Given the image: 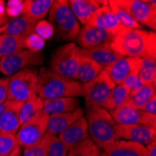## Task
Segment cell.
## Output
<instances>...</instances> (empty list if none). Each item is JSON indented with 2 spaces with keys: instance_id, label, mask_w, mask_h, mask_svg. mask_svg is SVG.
<instances>
[{
  "instance_id": "4dcf8cb0",
  "label": "cell",
  "mask_w": 156,
  "mask_h": 156,
  "mask_svg": "<svg viewBox=\"0 0 156 156\" xmlns=\"http://www.w3.org/2000/svg\"><path fill=\"white\" fill-rule=\"evenodd\" d=\"M138 77L142 84H154L156 78V58L148 57L141 61Z\"/></svg>"
},
{
  "instance_id": "bcb514c9",
  "label": "cell",
  "mask_w": 156,
  "mask_h": 156,
  "mask_svg": "<svg viewBox=\"0 0 156 156\" xmlns=\"http://www.w3.org/2000/svg\"><path fill=\"white\" fill-rule=\"evenodd\" d=\"M6 104H7V101L0 104V116H1V114L3 113V111H4L5 108H6Z\"/></svg>"
},
{
  "instance_id": "ffe728a7",
  "label": "cell",
  "mask_w": 156,
  "mask_h": 156,
  "mask_svg": "<svg viewBox=\"0 0 156 156\" xmlns=\"http://www.w3.org/2000/svg\"><path fill=\"white\" fill-rule=\"evenodd\" d=\"M80 51L82 56L94 61L98 65L102 66L104 68L122 57L112 50L110 42H107V43H104L102 45L89 49L80 48Z\"/></svg>"
},
{
  "instance_id": "d6a6232c",
  "label": "cell",
  "mask_w": 156,
  "mask_h": 156,
  "mask_svg": "<svg viewBox=\"0 0 156 156\" xmlns=\"http://www.w3.org/2000/svg\"><path fill=\"white\" fill-rule=\"evenodd\" d=\"M51 135L46 133L45 136L39 142L33 146L23 149V156H47L48 154V145Z\"/></svg>"
},
{
  "instance_id": "ac0fdd59",
  "label": "cell",
  "mask_w": 156,
  "mask_h": 156,
  "mask_svg": "<svg viewBox=\"0 0 156 156\" xmlns=\"http://www.w3.org/2000/svg\"><path fill=\"white\" fill-rule=\"evenodd\" d=\"M88 25L101 28L114 36L122 28L115 14L108 7V4L102 6L95 11Z\"/></svg>"
},
{
  "instance_id": "277c9868",
  "label": "cell",
  "mask_w": 156,
  "mask_h": 156,
  "mask_svg": "<svg viewBox=\"0 0 156 156\" xmlns=\"http://www.w3.org/2000/svg\"><path fill=\"white\" fill-rule=\"evenodd\" d=\"M49 22L54 31L66 40H74L80 32V23L66 0H56L49 11Z\"/></svg>"
},
{
  "instance_id": "e0dca14e",
  "label": "cell",
  "mask_w": 156,
  "mask_h": 156,
  "mask_svg": "<svg viewBox=\"0 0 156 156\" xmlns=\"http://www.w3.org/2000/svg\"><path fill=\"white\" fill-rule=\"evenodd\" d=\"M68 4L78 22L85 26L88 25L95 11L102 6L108 5V1H104V0H70L68 1Z\"/></svg>"
},
{
  "instance_id": "f907efd6",
  "label": "cell",
  "mask_w": 156,
  "mask_h": 156,
  "mask_svg": "<svg viewBox=\"0 0 156 156\" xmlns=\"http://www.w3.org/2000/svg\"><path fill=\"white\" fill-rule=\"evenodd\" d=\"M100 156H102V155H100Z\"/></svg>"
},
{
  "instance_id": "7402d4cb",
  "label": "cell",
  "mask_w": 156,
  "mask_h": 156,
  "mask_svg": "<svg viewBox=\"0 0 156 156\" xmlns=\"http://www.w3.org/2000/svg\"><path fill=\"white\" fill-rule=\"evenodd\" d=\"M80 108V100L77 97H62L44 100L43 111L49 116L59 113L71 112Z\"/></svg>"
},
{
  "instance_id": "9c48e42d",
  "label": "cell",
  "mask_w": 156,
  "mask_h": 156,
  "mask_svg": "<svg viewBox=\"0 0 156 156\" xmlns=\"http://www.w3.org/2000/svg\"><path fill=\"white\" fill-rule=\"evenodd\" d=\"M116 3L126 10L141 26L151 29L156 28V2L146 0H115Z\"/></svg>"
},
{
  "instance_id": "cb8c5ba5",
  "label": "cell",
  "mask_w": 156,
  "mask_h": 156,
  "mask_svg": "<svg viewBox=\"0 0 156 156\" xmlns=\"http://www.w3.org/2000/svg\"><path fill=\"white\" fill-rule=\"evenodd\" d=\"M36 23H37L25 15H21L19 17L9 20L6 24V30L4 34L26 37L27 36L34 33Z\"/></svg>"
},
{
  "instance_id": "4fadbf2b",
  "label": "cell",
  "mask_w": 156,
  "mask_h": 156,
  "mask_svg": "<svg viewBox=\"0 0 156 156\" xmlns=\"http://www.w3.org/2000/svg\"><path fill=\"white\" fill-rule=\"evenodd\" d=\"M57 137L64 144L67 151L83 142L84 140L90 138L88 132V124L85 116L80 117L75 122L70 124L67 128H66L57 136Z\"/></svg>"
},
{
  "instance_id": "603a6c76",
  "label": "cell",
  "mask_w": 156,
  "mask_h": 156,
  "mask_svg": "<svg viewBox=\"0 0 156 156\" xmlns=\"http://www.w3.org/2000/svg\"><path fill=\"white\" fill-rule=\"evenodd\" d=\"M52 4L53 0H26L23 1V15L37 23L38 21L44 20Z\"/></svg>"
},
{
  "instance_id": "f35d334b",
  "label": "cell",
  "mask_w": 156,
  "mask_h": 156,
  "mask_svg": "<svg viewBox=\"0 0 156 156\" xmlns=\"http://www.w3.org/2000/svg\"><path fill=\"white\" fill-rule=\"evenodd\" d=\"M23 1L22 0H9L6 3V15L8 18H16L23 15Z\"/></svg>"
},
{
  "instance_id": "8d00e7d4",
  "label": "cell",
  "mask_w": 156,
  "mask_h": 156,
  "mask_svg": "<svg viewBox=\"0 0 156 156\" xmlns=\"http://www.w3.org/2000/svg\"><path fill=\"white\" fill-rule=\"evenodd\" d=\"M34 33L38 35L41 38H43L44 40H47V39H50L53 36L54 28L49 21L41 20L36 23Z\"/></svg>"
},
{
  "instance_id": "d4e9b609",
  "label": "cell",
  "mask_w": 156,
  "mask_h": 156,
  "mask_svg": "<svg viewBox=\"0 0 156 156\" xmlns=\"http://www.w3.org/2000/svg\"><path fill=\"white\" fill-rule=\"evenodd\" d=\"M82 55V54H81ZM104 70V67L94 61L82 56L76 75V80L84 84L96 78Z\"/></svg>"
},
{
  "instance_id": "f546056e",
  "label": "cell",
  "mask_w": 156,
  "mask_h": 156,
  "mask_svg": "<svg viewBox=\"0 0 156 156\" xmlns=\"http://www.w3.org/2000/svg\"><path fill=\"white\" fill-rule=\"evenodd\" d=\"M108 7L113 11V13L115 14V16L117 17L122 28H127V29H142V26L137 22H136L128 12L124 10L122 8H121L116 3L115 0L108 1Z\"/></svg>"
},
{
  "instance_id": "c3c4849f",
  "label": "cell",
  "mask_w": 156,
  "mask_h": 156,
  "mask_svg": "<svg viewBox=\"0 0 156 156\" xmlns=\"http://www.w3.org/2000/svg\"><path fill=\"white\" fill-rule=\"evenodd\" d=\"M1 36H2V34H1V35H0V40H1Z\"/></svg>"
},
{
  "instance_id": "e575fe53",
  "label": "cell",
  "mask_w": 156,
  "mask_h": 156,
  "mask_svg": "<svg viewBox=\"0 0 156 156\" xmlns=\"http://www.w3.org/2000/svg\"><path fill=\"white\" fill-rule=\"evenodd\" d=\"M46 41L36 33H32L24 38V48L33 52H40L45 47Z\"/></svg>"
},
{
  "instance_id": "7bdbcfd3",
  "label": "cell",
  "mask_w": 156,
  "mask_h": 156,
  "mask_svg": "<svg viewBox=\"0 0 156 156\" xmlns=\"http://www.w3.org/2000/svg\"><path fill=\"white\" fill-rule=\"evenodd\" d=\"M7 156H23V149L17 146L11 152H9Z\"/></svg>"
},
{
  "instance_id": "7c38bea8",
  "label": "cell",
  "mask_w": 156,
  "mask_h": 156,
  "mask_svg": "<svg viewBox=\"0 0 156 156\" xmlns=\"http://www.w3.org/2000/svg\"><path fill=\"white\" fill-rule=\"evenodd\" d=\"M120 139L133 141L144 146L156 140V127L141 124H118Z\"/></svg>"
},
{
  "instance_id": "f1b7e54d",
  "label": "cell",
  "mask_w": 156,
  "mask_h": 156,
  "mask_svg": "<svg viewBox=\"0 0 156 156\" xmlns=\"http://www.w3.org/2000/svg\"><path fill=\"white\" fill-rule=\"evenodd\" d=\"M24 38L3 33L0 40V57L2 58L23 51L24 49Z\"/></svg>"
},
{
  "instance_id": "30bf717a",
  "label": "cell",
  "mask_w": 156,
  "mask_h": 156,
  "mask_svg": "<svg viewBox=\"0 0 156 156\" xmlns=\"http://www.w3.org/2000/svg\"><path fill=\"white\" fill-rule=\"evenodd\" d=\"M44 61L41 52H33L28 50H23L16 53L1 58L0 72L6 76H11L29 66H39Z\"/></svg>"
},
{
  "instance_id": "836d02e7",
  "label": "cell",
  "mask_w": 156,
  "mask_h": 156,
  "mask_svg": "<svg viewBox=\"0 0 156 156\" xmlns=\"http://www.w3.org/2000/svg\"><path fill=\"white\" fill-rule=\"evenodd\" d=\"M15 135L0 134V156H6L17 147Z\"/></svg>"
},
{
  "instance_id": "681fc988",
  "label": "cell",
  "mask_w": 156,
  "mask_h": 156,
  "mask_svg": "<svg viewBox=\"0 0 156 156\" xmlns=\"http://www.w3.org/2000/svg\"><path fill=\"white\" fill-rule=\"evenodd\" d=\"M0 62H1V57H0Z\"/></svg>"
},
{
  "instance_id": "7dc6e473",
  "label": "cell",
  "mask_w": 156,
  "mask_h": 156,
  "mask_svg": "<svg viewBox=\"0 0 156 156\" xmlns=\"http://www.w3.org/2000/svg\"><path fill=\"white\" fill-rule=\"evenodd\" d=\"M5 30H6V25H4V26H2V27H0V35L3 34V33L5 32Z\"/></svg>"
},
{
  "instance_id": "816d5d0a",
  "label": "cell",
  "mask_w": 156,
  "mask_h": 156,
  "mask_svg": "<svg viewBox=\"0 0 156 156\" xmlns=\"http://www.w3.org/2000/svg\"><path fill=\"white\" fill-rule=\"evenodd\" d=\"M6 156H7V155H6Z\"/></svg>"
},
{
  "instance_id": "b9f144b4",
  "label": "cell",
  "mask_w": 156,
  "mask_h": 156,
  "mask_svg": "<svg viewBox=\"0 0 156 156\" xmlns=\"http://www.w3.org/2000/svg\"><path fill=\"white\" fill-rule=\"evenodd\" d=\"M146 156H156V140L145 146Z\"/></svg>"
},
{
  "instance_id": "4316f807",
  "label": "cell",
  "mask_w": 156,
  "mask_h": 156,
  "mask_svg": "<svg viewBox=\"0 0 156 156\" xmlns=\"http://www.w3.org/2000/svg\"><path fill=\"white\" fill-rule=\"evenodd\" d=\"M156 95L155 94V85L154 84H143L138 90L131 94L128 99V105L136 109L142 110L145 105L151 99Z\"/></svg>"
},
{
  "instance_id": "8fae6325",
  "label": "cell",
  "mask_w": 156,
  "mask_h": 156,
  "mask_svg": "<svg viewBox=\"0 0 156 156\" xmlns=\"http://www.w3.org/2000/svg\"><path fill=\"white\" fill-rule=\"evenodd\" d=\"M110 115L117 124H141L151 127H156V115L136 109L128 105H124L114 110L109 111Z\"/></svg>"
},
{
  "instance_id": "ab89813d",
  "label": "cell",
  "mask_w": 156,
  "mask_h": 156,
  "mask_svg": "<svg viewBox=\"0 0 156 156\" xmlns=\"http://www.w3.org/2000/svg\"><path fill=\"white\" fill-rule=\"evenodd\" d=\"M9 79H0V104L8 101Z\"/></svg>"
},
{
  "instance_id": "2e32d148",
  "label": "cell",
  "mask_w": 156,
  "mask_h": 156,
  "mask_svg": "<svg viewBox=\"0 0 156 156\" xmlns=\"http://www.w3.org/2000/svg\"><path fill=\"white\" fill-rule=\"evenodd\" d=\"M23 103L8 100L0 116V134L15 135L20 128V109Z\"/></svg>"
},
{
  "instance_id": "3957f363",
  "label": "cell",
  "mask_w": 156,
  "mask_h": 156,
  "mask_svg": "<svg viewBox=\"0 0 156 156\" xmlns=\"http://www.w3.org/2000/svg\"><path fill=\"white\" fill-rule=\"evenodd\" d=\"M85 118L88 124L89 137L101 151L120 139L118 124L108 110L103 108H89Z\"/></svg>"
},
{
  "instance_id": "83f0119b",
  "label": "cell",
  "mask_w": 156,
  "mask_h": 156,
  "mask_svg": "<svg viewBox=\"0 0 156 156\" xmlns=\"http://www.w3.org/2000/svg\"><path fill=\"white\" fill-rule=\"evenodd\" d=\"M130 96V92L125 87H123L122 84L115 85L103 105V108L112 111L117 108L124 106L128 102V99Z\"/></svg>"
},
{
  "instance_id": "d590c367",
  "label": "cell",
  "mask_w": 156,
  "mask_h": 156,
  "mask_svg": "<svg viewBox=\"0 0 156 156\" xmlns=\"http://www.w3.org/2000/svg\"><path fill=\"white\" fill-rule=\"evenodd\" d=\"M68 151L57 136H51L48 145L47 156H67Z\"/></svg>"
},
{
  "instance_id": "484cf974",
  "label": "cell",
  "mask_w": 156,
  "mask_h": 156,
  "mask_svg": "<svg viewBox=\"0 0 156 156\" xmlns=\"http://www.w3.org/2000/svg\"><path fill=\"white\" fill-rule=\"evenodd\" d=\"M44 100L38 94H36L22 104L20 109V124L30 121L41 111H43Z\"/></svg>"
},
{
  "instance_id": "d6986e66",
  "label": "cell",
  "mask_w": 156,
  "mask_h": 156,
  "mask_svg": "<svg viewBox=\"0 0 156 156\" xmlns=\"http://www.w3.org/2000/svg\"><path fill=\"white\" fill-rule=\"evenodd\" d=\"M102 156H146L144 145L133 141L118 139L103 151Z\"/></svg>"
},
{
  "instance_id": "60d3db41",
  "label": "cell",
  "mask_w": 156,
  "mask_h": 156,
  "mask_svg": "<svg viewBox=\"0 0 156 156\" xmlns=\"http://www.w3.org/2000/svg\"><path fill=\"white\" fill-rule=\"evenodd\" d=\"M143 111L149 113V114L156 115V95H154L151 100L145 105L142 109Z\"/></svg>"
},
{
  "instance_id": "5bb4252c",
  "label": "cell",
  "mask_w": 156,
  "mask_h": 156,
  "mask_svg": "<svg viewBox=\"0 0 156 156\" xmlns=\"http://www.w3.org/2000/svg\"><path fill=\"white\" fill-rule=\"evenodd\" d=\"M114 37V35L108 33L106 30L92 25H85L77 36V42L81 49L94 48L99 45H102L107 42H111Z\"/></svg>"
},
{
  "instance_id": "7a4b0ae2",
  "label": "cell",
  "mask_w": 156,
  "mask_h": 156,
  "mask_svg": "<svg viewBox=\"0 0 156 156\" xmlns=\"http://www.w3.org/2000/svg\"><path fill=\"white\" fill-rule=\"evenodd\" d=\"M37 73V94L43 100L83 96L82 83L80 81L63 77L48 67H41Z\"/></svg>"
},
{
  "instance_id": "52a82bcc",
  "label": "cell",
  "mask_w": 156,
  "mask_h": 156,
  "mask_svg": "<svg viewBox=\"0 0 156 156\" xmlns=\"http://www.w3.org/2000/svg\"><path fill=\"white\" fill-rule=\"evenodd\" d=\"M83 96L87 109L94 108H103L111 90L115 87L105 70L93 80L82 84Z\"/></svg>"
},
{
  "instance_id": "8992f818",
  "label": "cell",
  "mask_w": 156,
  "mask_h": 156,
  "mask_svg": "<svg viewBox=\"0 0 156 156\" xmlns=\"http://www.w3.org/2000/svg\"><path fill=\"white\" fill-rule=\"evenodd\" d=\"M81 57L80 48L74 42H69L53 51L51 58V69L63 77L75 80Z\"/></svg>"
},
{
  "instance_id": "1f68e13d",
  "label": "cell",
  "mask_w": 156,
  "mask_h": 156,
  "mask_svg": "<svg viewBox=\"0 0 156 156\" xmlns=\"http://www.w3.org/2000/svg\"><path fill=\"white\" fill-rule=\"evenodd\" d=\"M100 155H101V150L90 138L76 145L72 149H70L67 152V156H100Z\"/></svg>"
},
{
  "instance_id": "74e56055",
  "label": "cell",
  "mask_w": 156,
  "mask_h": 156,
  "mask_svg": "<svg viewBox=\"0 0 156 156\" xmlns=\"http://www.w3.org/2000/svg\"><path fill=\"white\" fill-rule=\"evenodd\" d=\"M138 70H134L128 76H127L124 80L122 81V85L125 87L127 90L130 92V94L135 93L136 90H138L141 86H142V82H141L139 77H138Z\"/></svg>"
},
{
  "instance_id": "5b68a950",
  "label": "cell",
  "mask_w": 156,
  "mask_h": 156,
  "mask_svg": "<svg viewBox=\"0 0 156 156\" xmlns=\"http://www.w3.org/2000/svg\"><path fill=\"white\" fill-rule=\"evenodd\" d=\"M37 70L34 68H24L9 78L8 100L20 103L37 94Z\"/></svg>"
},
{
  "instance_id": "44dd1931",
  "label": "cell",
  "mask_w": 156,
  "mask_h": 156,
  "mask_svg": "<svg viewBox=\"0 0 156 156\" xmlns=\"http://www.w3.org/2000/svg\"><path fill=\"white\" fill-rule=\"evenodd\" d=\"M84 116V110L80 108L71 112L59 113L49 116L47 134L57 136L66 128L79 120L80 117Z\"/></svg>"
},
{
  "instance_id": "f6af8a7d",
  "label": "cell",
  "mask_w": 156,
  "mask_h": 156,
  "mask_svg": "<svg viewBox=\"0 0 156 156\" xmlns=\"http://www.w3.org/2000/svg\"><path fill=\"white\" fill-rule=\"evenodd\" d=\"M8 22H9V18H8V16L0 17V27H2V26L6 25Z\"/></svg>"
},
{
  "instance_id": "9a60e30c",
  "label": "cell",
  "mask_w": 156,
  "mask_h": 156,
  "mask_svg": "<svg viewBox=\"0 0 156 156\" xmlns=\"http://www.w3.org/2000/svg\"><path fill=\"white\" fill-rule=\"evenodd\" d=\"M141 61L142 59L140 58L121 57L114 63L105 67L104 70L115 85H120L131 72L140 68Z\"/></svg>"
},
{
  "instance_id": "ee69618b",
  "label": "cell",
  "mask_w": 156,
  "mask_h": 156,
  "mask_svg": "<svg viewBox=\"0 0 156 156\" xmlns=\"http://www.w3.org/2000/svg\"><path fill=\"white\" fill-rule=\"evenodd\" d=\"M6 15V4L5 1L0 0V17H4Z\"/></svg>"
},
{
  "instance_id": "ba28073f",
  "label": "cell",
  "mask_w": 156,
  "mask_h": 156,
  "mask_svg": "<svg viewBox=\"0 0 156 156\" xmlns=\"http://www.w3.org/2000/svg\"><path fill=\"white\" fill-rule=\"evenodd\" d=\"M48 122L49 115L41 111L30 121L22 124L15 134L17 145L21 149H25L39 142L47 133Z\"/></svg>"
},
{
  "instance_id": "6da1fadb",
  "label": "cell",
  "mask_w": 156,
  "mask_h": 156,
  "mask_svg": "<svg viewBox=\"0 0 156 156\" xmlns=\"http://www.w3.org/2000/svg\"><path fill=\"white\" fill-rule=\"evenodd\" d=\"M112 50L122 57L156 58V34L143 29H122L110 42Z\"/></svg>"
}]
</instances>
